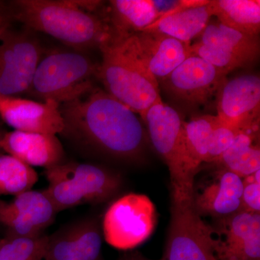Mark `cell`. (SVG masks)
<instances>
[{
	"instance_id": "1",
	"label": "cell",
	"mask_w": 260,
	"mask_h": 260,
	"mask_svg": "<svg viewBox=\"0 0 260 260\" xmlns=\"http://www.w3.org/2000/svg\"><path fill=\"white\" fill-rule=\"evenodd\" d=\"M64 129L60 135L80 148L119 160H138L146 146L144 123L136 113L94 88L59 106Z\"/></svg>"
},
{
	"instance_id": "2",
	"label": "cell",
	"mask_w": 260,
	"mask_h": 260,
	"mask_svg": "<svg viewBox=\"0 0 260 260\" xmlns=\"http://www.w3.org/2000/svg\"><path fill=\"white\" fill-rule=\"evenodd\" d=\"M13 20L78 50L100 48L112 35L101 1L15 0L8 4Z\"/></svg>"
},
{
	"instance_id": "3",
	"label": "cell",
	"mask_w": 260,
	"mask_h": 260,
	"mask_svg": "<svg viewBox=\"0 0 260 260\" xmlns=\"http://www.w3.org/2000/svg\"><path fill=\"white\" fill-rule=\"evenodd\" d=\"M102 53L98 78L105 91L143 118L162 102L158 81L130 51L121 38L111 36L99 48Z\"/></svg>"
},
{
	"instance_id": "4",
	"label": "cell",
	"mask_w": 260,
	"mask_h": 260,
	"mask_svg": "<svg viewBox=\"0 0 260 260\" xmlns=\"http://www.w3.org/2000/svg\"><path fill=\"white\" fill-rule=\"evenodd\" d=\"M149 138L167 164L172 184V203L192 202L194 179L199 170L186 150L184 122L175 109L164 102L152 106L142 118Z\"/></svg>"
},
{
	"instance_id": "5",
	"label": "cell",
	"mask_w": 260,
	"mask_h": 260,
	"mask_svg": "<svg viewBox=\"0 0 260 260\" xmlns=\"http://www.w3.org/2000/svg\"><path fill=\"white\" fill-rule=\"evenodd\" d=\"M49 186L43 191L56 213L88 203L112 198L122 185L120 174L90 164L61 162L45 169Z\"/></svg>"
},
{
	"instance_id": "6",
	"label": "cell",
	"mask_w": 260,
	"mask_h": 260,
	"mask_svg": "<svg viewBox=\"0 0 260 260\" xmlns=\"http://www.w3.org/2000/svg\"><path fill=\"white\" fill-rule=\"evenodd\" d=\"M99 68L82 53H51L39 63L28 93L40 102H72L95 88Z\"/></svg>"
},
{
	"instance_id": "7",
	"label": "cell",
	"mask_w": 260,
	"mask_h": 260,
	"mask_svg": "<svg viewBox=\"0 0 260 260\" xmlns=\"http://www.w3.org/2000/svg\"><path fill=\"white\" fill-rule=\"evenodd\" d=\"M156 219L155 206L146 195H124L106 212L103 220L104 239L116 249H133L153 234Z\"/></svg>"
},
{
	"instance_id": "8",
	"label": "cell",
	"mask_w": 260,
	"mask_h": 260,
	"mask_svg": "<svg viewBox=\"0 0 260 260\" xmlns=\"http://www.w3.org/2000/svg\"><path fill=\"white\" fill-rule=\"evenodd\" d=\"M227 74L191 54L158 83L171 100L187 109L197 110L216 99Z\"/></svg>"
},
{
	"instance_id": "9",
	"label": "cell",
	"mask_w": 260,
	"mask_h": 260,
	"mask_svg": "<svg viewBox=\"0 0 260 260\" xmlns=\"http://www.w3.org/2000/svg\"><path fill=\"white\" fill-rule=\"evenodd\" d=\"M28 28L11 30L0 38V95L16 97L28 93L42 59L40 41Z\"/></svg>"
},
{
	"instance_id": "10",
	"label": "cell",
	"mask_w": 260,
	"mask_h": 260,
	"mask_svg": "<svg viewBox=\"0 0 260 260\" xmlns=\"http://www.w3.org/2000/svg\"><path fill=\"white\" fill-rule=\"evenodd\" d=\"M165 260H219L213 228L195 210L192 202L172 204Z\"/></svg>"
},
{
	"instance_id": "11",
	"label": "cell",
	"mask_w": 260,
	"mask_h": 260,
	"mask_svg": "<svg viewBox=\"0 0 260 260\" xmlns=\"http://www.w3.org/2000/svg\"><path fill=\"white\" fill-rule=\"evenodd\" d=\"M217 114L228 125L241 131L259 129L260 78L244 74L226 78L216 96Z\"/></svg>"
},
{
	"instance_id": "12",
	"label": "cell",
	"mask_w": 260,
	"mask_h": 260,
	"mask_svg": "<svg viewBox=\"0 0 260 260\" xmlns=\"http://www.w3.org/2000/svg\"><path fill=\"white\" fill-rule=\"evenodd\" d=\"M119 38L125 42L136 59L158 83L191 54V44L155 30H145L129 37Z\"/></svg>"
},
{
	"instance_id": "13",
	"label": "cell",
	"mask_w": 260,
	"mask_h": 260,
	"mask_svg": "<svg viewBox=\"0 0 260 260\" xmlns=\"http://www.w3.org/2000/svg\"><path fill=\"white\" fill-rule=\"evenodd\" d=\"M213 229L219 260H260V215L242 210Z\"/></svg>"
},
{
	"instance_id": "14",
	"label": "cell",
	"mask_w": 260,
	"mask_h": 260,
	"mask_svg": "<svg viewBox=\"0 0 260 260\" xmlns=\"http://www.w3.org/2000/svg\"><path fill=\"white\" fill-rule=\"evenodd\" d=\"M56 212L42 191L29 190L15 196L10 203L0 200V222L10 235L31 238L42 235L54 222Z\"/></svg>"
},
{
	"instance_id": "15",
	"label": "cell",
	"mask_w": 260,
	"mask_h": 260,
	"mask_svg": "<svg viewBox=\"0 0 260 260\" xmlns=\"http://www.w3.org/2000/svg\"><path fill=\"white\" fill-rule=\"evenodd\" d=\"M59 104L52 100L36 102L19 97H0V116L18 131L60 135L64 121Z\"/></svg>"
},
{
	"instance_id": "16",
	"label": "cell",
	"mask_w": 260,
	"mask_h": 260,
	"mask_svg": "<svg viewBox=\"0 0 260 260\" xmlns=\"http://www.w3.org/2000/svg\"><path fill=\"white\" fill-rule=\"evenodd\" d=\"M243 179L225 169L215 172L211 180L194 189L192 205L200 216L218 220L242 210Z\"/></svg>"
},
{
	"instance_id": "17",
	"label": "cell",
	"mask_w": 260,
	"mask_h": 260,
	"mask_svg": "<svg viewBox=\"0 0 260 260\" xmlns=\"http://www.w3.org/2000/svg\"><path fill=\"white\" fill-rule=\"evenodd\" d=\"M102 247L97 222L85 219L49 237L44 260H101Z\"/></svg>"
},
{
	"instance_id": "18",
	"label": "cell",
	"mask_w": 260,
	"mask_h": 260,
	"mask_svg": "<svg viewBox=\"0 0 260 260\" xmlns=\"http://www.w3.org/2000/svg\"><path fill=\"white\" fill-rule=\"evenodd\" d=\"M0 149L30 167L45 169L63 162L64 148L56 135L13 130L0 136Z\"/></svg>"
},
{
	"instance_id": "19",
	"label": "cell",
	"mask_w": 260,
	"mask_h": 260,
	"mask_svg": "<svg viewBox=\"0 0 260 260\" xmlns=\"http://www.w3.org/2000/svg\"><path fill=\"white\" fill-rule=\"evenodd\" d=\"M210 1H180L145 30H155L190 44L201 35L213 17Z\"/></svg>"
},
{
	"instance_id": "20",
	"label": "cell",
	"mask_w": 260,
	"mask_h": 260,
	"mask_svg": "<svg viewBox=\"0 0 260 260\" xmlns=\"http://www.w3.org/2000/svg\"><path fill=\"white\" fill-rule=\"evenodd\" d=\"M106 9L112 35L118 37L143 31L159 18L149 0H112Z\"/></svg>"
},
{
	"instance_id": "21",
	"label": "cell",
	"mask_w": 260,
	"mask_h": 260,
	"mask_svg": "<svg viewBox=\"0 0 260 260\" xmlns=\"http://www.w3.org/2000/svg\"><path fill=\"white\" fill-rule=\"evenodd\" d=\"M198 42L218 48L246 65L252 64L259 54L258 37H251L225 26L216 21L210 22L204 29Z\"/></svg>"
},
{
	"instance_id": "22",
	"label": "cell",
	"mask_w": 260,
	"mask_h": 260,
	"mask_svg": "<svg viewBox=\"0 0 260 260\" xmlns=\"http://www.w3.org/2000/svg\"><path fill=\"white\" fill-rule=\"evenodd\" d=\"M213 16L229 28L258 37L260 30L259 0H214L210 2Z\"/></svg>"
},
{
	"instance_id": "23",
	"label": "cell",
	"mask_w": 260,
	"mask_h": 260,
	"mask_svg": "<svg viewBox=\"0 0 260 260\" xmlns=\"http://www.w3.org/2000/svg\"><path fill=\"white\" fill-rule=\"evenodd\" d=\"M257 130L239 133L232 145L215 162L242 179L260 170V149Z\"/></svg>"
},
{
	"instance_id": "24",
	"label": "cell",
	"mask_w": 260,
	"mask_h": 260,
	"mask_svg": "<svg viewBox=\"0 0 260 260\" xmlns=\"http://www.w3.org/2000/svg\"><path fill=\"white\" fill-rule=\"evenodd\" d=\"M218 121L216 115L194 116L184 122L186 150L191 162L199 170L203 162H208V153L214 128Z\"/></svg>"
},
{
	"instance_id": "25",
	"label": "cell",
	"mask_w": 260,
	"mask_h": 260,
	"mask_svg": "<svg viewBox=\"0 0 260 260\" xmlns=\"http://www.w3.org/2000/svg\"><path fill=\"white\" fill-rule=\"evenodd\" d=\"M38 179L32 167L8 154H0V195L17 196L30 190Z\"/></svg>"
},
{
	"instance_id": "26",
	"label": "cell",
	"mask_w": 260,
	"mask_h": 260,
	"mask_svg": "<svg viewBox=\"0 0 260 260\" xmlns=\"http://www.w3.org/2000/svg\"><path fill=\"white\" fill-rule=\"evenodd\" d=\"M49 236L31 238L10 235L0 244V260H44Z\"/></svg>"
},
{
	"instance_id": "27",
	"label": "cell",
	"mask_w": 260,
	"mask_h": 260,
	"mask_svg": "<svg viewBox=\"0 0 260 260\" xmlns=\"http://www.w3.org/2000/svg\"><path fill=\"white\" fill-rule=\"evenodd\" d=\"M190 52L229 75L233 70L247 66L236 56L218 48L200 42L190 44Z\"/></svg>"
},
{
	"instance_id": "28",
	"label": "cell",
	"mask_w": 260,
	"mask_h": 260,
	"mask_svg": "<svg viewBox=\"0 0 260 260\" xmlns=\"http://www.w3.org/2000/svg\"><path fill=\"white\" fill-rule=\"evenodd\" d=\"M242 131L238 129L237 128L228 125L223 121L220 120L218 116V121L214 128L210 141L208 162L216 161L232 145L236 137Z\"/></svg>"
},
{
	"instance_id": "29",
	"label": "cell",
	"mask_w": 260,
	"mask_h": 260,
	"mask_svg": "<svg viewBox=\"0 0 260 260\" xmlns=\"http://www.w3.org/2000/svg\"><path fill=\"white\" fill-rule=\"evenodd\" d=\"M260 170L243 179L242 210L250 213L260 212Z\"/></svg>"
},
{
	"instance_id": "30",
	"label": "cell",
	"mask_w": 260,
	"mask_h": 260,
	"mask_svg": "<svg viewBox=\"0 0 260 260\" xmlns=\"http://www.w3.org/2000/svg\"><path fill=\"white\" fill-rule=\"evenodd\" d=\"M12 20H13V19L10 14L8 5L6 6L0 3V38L10 29Z\"/></svg>"
},
{
	"instance_id": "31",
	"label": "cell",
	"mask_w": 260,
	"mask_h": 260,
	"mask_svg": "<svg viewBox=\"0 0 260 260\" xmlns=\"http://www.w3.org/2000/svg\"><path fill=\"white\" fill-rule=\"evenodd\" d=\"M121 260H147L144 259V258L140 257V256H127V257L124 258V259H122ZM161 260H165L164 259H162Z\"/></svg>"
},
{
	"instance_id": "32",
	"label": "cell",
	"mask_w": 260,
	"mask_h": 260,
	"mask_svg": "<svg viewBox=\"0 0 260 260\" xmlns=\"http://www.w3.org/2000/svg\"><path fill=\"white\" fill-rule=\"evenodd\" d=\"M0 244H1V241H0Z\"/></svg>"
},
{
	"instance_id": "33",
	"label": "cell",
	"mask_w": 260,
	"mask_h": 260,
	"mask_svg": "<svg viewBox=\"0 0 260 260\" xmlns=\"http://www.w3.org/2000/svg\"><path fill=\"white\" fill-rule=\"evenodd\" d=\"M0 97H1V95H0Z\"/></svg>"
}]
</instances>
